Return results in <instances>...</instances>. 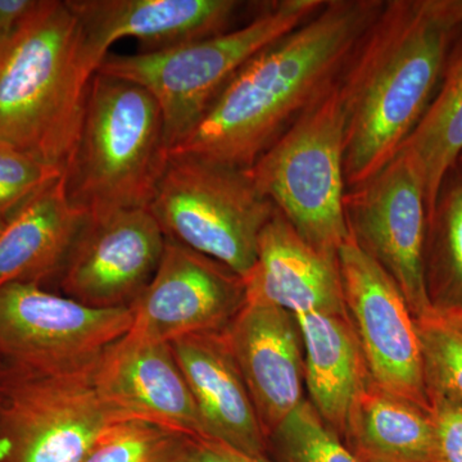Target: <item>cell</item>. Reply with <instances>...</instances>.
I'll return each instance as SVG.
<instances>
[{
    "label": "cell",
    "mask_w": 462,
    "mask_h": 462,
    "mask_svg": "<svg viewBox=\"0 0 462 462\" xmlns=\"http://www.w3.org/2000/svg\"><path fill=\"white\" fill-rule=\"evenodd\" d=\"M383 5L384 0H325L314 16L236 72L170 156L252 169L310 106L338 83Z\"/></svg>",
    "instance_id": "cell-1"
},
{
    "label": "cell",
    "mask_w": 462,
    "mask_h": 462,
    "mask_svg": "<svg viewBox=\"0 0 462 462\" xmlns=\"http://www.w3.org/2000/svg\"><path fill=\"white\" fill-rule=\"evenodd\" d=\"M462 0H388L339 79L346 190L394 160L436 96Z\"/></svg>",
    "instance_id": "cell-2"
},
{
    "label": "cell",
    "mask_w": 462,
    "mask_h": 462,
    "mask_svg": "<svg viewBox=\"0 0 462 462\" xmlns=\"http://www.w3.org/2000/svg\"><path fill=\"white\" fill-rule=\"evenodd\" d=\"M94 74L67 0H39L0 56V142L65 171Z\"/></svg>",
    "instance_id": "cell-3"
},
{
    "label": "cell",
    "mask_w": 462,
    "mask_h": 462,
    "mask_svg": "<svg viewBox=\"0 0 462 462\" xmlns=\"http://www.w3.org/2000/svg\"><path fill=\"white\" fill-rule=\"evenodd\" d=\"M157 100L141 85L96 72L63 180L85 214L148 208L170 158Z\"/></svg>",
    "instance_id": "cell-4"
},
{
    "label": "cell",
    "mask_w": 462,
    "mask_h": 462,
    "mask_svg": "<svg viewBox=\"0 0 462 462\" xmlns=\"http://www.w3.org/2000/svg\"><path fill=\"white\" fill-rule=\"evenodd\" d=\"M325 0L269 3L243 26L180 47L107 54L97 72L141 85L153 96L170 151L184 141L231 79L258 51L314 16Z\"/></svg>",
    "instance_id": "cell-5"
},
{
    "label": "cell",
    "mask_w": 462,
    "mask_h": 462,
    "mask_svg": "<svg viewBox=\"0 0 462 462\" xmlns=\"http://www.w3.org/2000/svg\"><path fill=\"white\" fill-rule=\"evenodd\" d=\"M251 173L297 233L337 258L349 236L345 197V115L339 81L258 158Z\"/></svg>",
    "instance_id": "cell-6"
},
{
    "label": "cell",
    "mask_w": 462,
    "mask_h": 462,
    "mask_svg": "<svg viewBox=\"0 0 462 462\" xmlns=\"http://www.w3.org/2000/svg\"><path fill=\"white\" fill-rule=\"evenodd\" d=\"M148 209L166 238L245 279L276 207L258 190L251 170L170 156Z\"/></svg>",
    "instance_id": "cell-7"
},
{
    "label": "cell",
    "mask_w": 462,
    "mask_h": 462,
    "mask_svg": "<svg viewBox=\"0 0 462 462\" xmlns=\"http://www.w3.org/2000/svg\"><path fill=\"white\" fill-rule=\"evenodd\" d=\"M94 370L51 373L0 360V462H81L117 416Z\"/></svg>",
    "instance_id": "cell-8"
},
{
    "label": "cell",
    "mask_w": 462,
    "mask_h": 462,
    "mask_svg": "<svg viewBox=\"0 0 462 462\" xmlns=\"http://www.w3.org/2000/svg\"><path fill=\"white\" fill-rule=\"evenodd\" d=\"M132 324L130 307L97 309L41 285H7L0 289V360L42 372H85Z\"/></svg>",
    "instance_id": "cell-9"
},
{
    "label": "cell",
    "mask_w": 462,
    "mask_h": 462,
    "mask_svg": "<svg viewBox=\"0 0 462 462\" xmlns=\"http://www.w3.org/2000/svg\"><path fill=\"white\" fill-rule=\"evenodd\" d=\"M337 260L370 378L388 393L430 412L418 327L397 282L351 231Z\"/></svg>",
    "instance_id": "cell-10"
},
{
    "label": "cell",
    "mask_w": 462,
    "mask_h": 462,
    "mask_svg": "<svg viewBox=\"0 0 462 462\" xmlns=\"http://www.w3.org/2000/svg\"><path fill=\"white\" fill-rule=\"evenodd\" d=\"M349 231L397 282L415 320L433 312L425 281L428 208L402 154L360 187L346 190Z\"/></svg>",
    "instance_id": "cell-11"
},
{
    "label": "cell",
    "mask_w": 462,
    "mask_h": 462,
    "mask_svg": "<svg viewBox=\"0 0 462 462\" xmlns=\"http://www.w3.org/2000/svg\"><path fill=\"white\" fill-rule=\"evenodd\" d=\"M245 303V282L225 264L166 238L153 278L130 306L127 334L172 343L229 327Z\"/></svg>",
    "instance_id": "cell-12"
},
{
    "label": "cell",
    "mask_w": 462,
    "mask_h": 462,
    "mask_svg": "<svg viewBox=\"0 0 462 462\" xmlns=\"http://www.w3.org/2000/svg\"><path fill=\"white\" fill-rule=\"evenodd\" d=\"M165 240L148 208L91 215L58 285L62 294L84 305L130 307L153 278Z\"/></svg>",
    "instance_id": "cell-13"
},
{
    "label": "cell",
    "mask_w": 462,
    "mask_h": 462,
    "mask_svg": "<svg viewBox=\"0 0 462 462\" xmlns=\"http://www.w3.org/2000/svg\"><path fill=\"white\" fill-rule=\"evenodd\" d=\"M78 18L85 60L97 72L109 48L135 39L141 51L172 50L233 29L238 0H67Z\"/></svg>",
    "instance_id": "cell-14"
},
{
    "label": "cell",
    "mask_w": 462,
    "mask_h": 462,
    "mask_svg": "<svg viewBox=\"0 0 462 462\" xmlns=\"http://www.w3.org/2000/svg\"><path fill=\"white\" fill-rule=\"evenodd\" d=\"M93 379L100 400L118 419L205 437L171 343L126 334L100 357Z\"/></svg>",
    "instance_id": "cell-15"
},
{
    "label": "cell",
    "mask_w": 462,
    "mask_h": 462,
    "mask_svg": "<svg viewBox=\"0 0 462 462\" xmlns=\"http://www.w3.org/2000/svg\"><path fill=\"white\" fill-rule=\"evenodd\" d=\"M267 439L302 402L305 358L294 316L245 302L225 329Z\"/></svg>",
    "instance_id": "cell-16"
},
{
    "label": "cell",
    "mask_w": 462,
    "mask_h": 462,
    "mask_svg": "<svg viewBox=\"0 0 462 462\" xmlns=\"http://www.w3.org/2000/svg\"><path fill=\"white\" fill-rule=\"evenodd\" d=\"M245 302L279 307L291 315L348 314L338 260L307 243L276 209L245 276Z\"/></svg>",
    "instance_id": "cell-17"
},
{
    "label": "cell",
    "mask_w": 462,
    "mask_h": 462,
    "mask_svg": "<svg viewBox=\"0 0 462 462\" xmlns=\"http://www.w3.org/2000/svg\"><path fill=\"white\" fill-rule=\"evenodd\" d=\"M171 346L205 437L266 456L267 438L225 330L184 337Z\"/></svg>",
    "instance_id": "cell-18"
},
{
    "label": "cell",
    "mask_w": 462,
    "mask_h": 462,
    "mask_svg": "<svg viewBox=\"0 0 462 462\" xmlns=\"http://www.w3.org/2000/svg\"><path fill=\"white\" fill-rule=\"evenodd\" d=\"M88 218L69 202L63 175L36 194L0 233V289L58 282Z\"/></svg>",
    "instance_id": "cell-19"
},
{
    "label": "cell",
    "mask_w": 462,
    "mask_h": 462,
    "mask_svg": "<svg viewBox=\"0 0 462 462\" xmlns=\"http://www.w3.org/2000/svg\"><path fill=\"white\" fill-rule=\"evenodd\" d=\"M305 351V379L312 406L338 436L356 396L370 380L349 314L293 315Z\"/></svg>",
    "instance_id": "cell-20"
},
{
    "label": "cell",
    "mask_w": 462,
    "mask_h": 462,
    "mask_svg": "<svg viewBox=\"0 0 462 462\" xmlns=\"http://www.w3.org/2000/svg\"><path fill=\"white\" fill-rule=\"evenodd\" d=\"M343 438L361 462H438L430 412L372 378L352 403Z\"/></svg>",
    "instance_id": "cell-21"
},
{
    "label": "cell",
    "mask_w": 462,
    "mask_h": 462,
    "mask_svg": "<svg viewBox=\"0 0 462 462\" xmlns=\"http://www.w3.org/2000/svg\"><path fill=\"white\" fill-rule=\"evenodd\" d=\"M398 154L420 180L430 217L443 178L462 157V30L447 57L436 96Z\"/></svg>",
    "instance_id": "cell-22"
},
{
    "label": "cell",
    "mask_w": 462,
    "mask_h": 462,
    "mask_svg": "<svg viewBox=\"0 0 462 462\" xmlns=\"http://www.w3.org/2000/svg\"><path fill=\"white\" fill-rule=\"evenodd\" d=\"M425 281L434 311L462 315V161L446 173L428 217Z\"/></svg>",
    "instance_id": "cell-23"
},
{
    "label": "cell",
    "mask_w": 462,
    "mask_h": 462,
    "mask_svg": "<svg viewBox=\"0 0 462 462\" xmlns=\"http://www.w3.org/2000/svg\"><path fill=\"white\" fill-rule=\"evenodd\" d=\"M189 437L151 422L117 419L103 430L81 462H178Z\"/></svg>",
    "instance_id": "cell-24"
},
{
    "label": "cell",
    "mask_w": 462,
    "mask_h": 462,
    "mask_svg": "<svg viewBox=\"0 0 462 462\" xmlns=\"http://www.w3.org/2000/svg\"><path fill=\"white\" fill-rule=\"evenodd\" d=\"M430 397L462 402V315L434 311L416 320Z\"/></svg>",
    "instance_id": "cell-25"
},
{
    "label": "cell",
    "mask_w": 462,
    "mask_h": 462,
    "mask_svg": "<svg viewBox=\"0 0 462 462\" xmlns=\"http://www.w3.org/2000/svg\"><path fill=\"white\" fill-rule=\"evenodd\" d=\"M269 438L285 462H361L305 400Z\"/></svg>",
    "instance_id": "cell-26"
},
{
    "label": "cell",
    "mask_w": 462,
    "mask_h": 462,
    "mask_svg": "<svg viewBox=\"0 0 462 462\" xmlns=\"http://www.w3.org/2000/svg\"><path fill=\"white\" fill-rule=\"evenodd\" d=\"M62 175L63 170L0 142V217L7 221Z\"/></svg>",
    "instance_id": "cell-27"
},
{
    "label": "cell",
    "mask_w": 462,
    "mask_h": 462,
    "mask_svg": "<svg viewBox=\"0 0 462 462\" xmlns=\"http://www.w3.org/2000/svg\"><path fill=\"white\" fill-rule=\"evenodd\" d=\"M438 462H462V402L430 397Z\"/></svg>",
    "instance_id": "cell-28"
},
{
    "label": "cell",
    "mask_w": 462,
    "mask_h": 462,
    "mask_svg": "<svg viewBox=\"0 0 462 462\" xmlns=\"http://www.w3.org/2000/svg\"><path fill=\"white\" fill-rule=\"evenodd\" d=\"M179 462H272L266 456L245 454L236 447L205 437H189Z\"/></svg>",
    "instance_id": "cell-29"
},
{
    "label": "cell",
    "mask_w": 462,
    "mask_h": 462,
    "mask_svg": "<svg viewBox=\"0 0 462 462\" xmlns=\"http://www.w3.org/2000/svg\"><path fill=\"white\" fill-rule=\"evenodd\" d=\"M39 0H0V56L38 7Z\"/></svg>",
    "instance_id": "cell-30"
},
{
    "label": "cell",
    "mask_w": 462,
    "mask_h": 462,
    "mask_svg": "<svg viewBox=\"0 0 462 462\" xmlns=\"http://www.w3.org/2000/svg\"><path fill=\"white\" fill-rule=\"evenodd\" d=\"M5 218L0 217V233H2L3 229H5Z\"/></svg>",
    "instance_id": "cell-31"
},
{
    "label": "cell",
    "mask_w": 462,
    "mask_h": 462,
    "mask_svg": "<svg viewBox=\"0 0 462 462\" xmlns=\"http://www.w3.org/2000/svg\"><path fill=\"white\" fill-rule=\"evenodd\" d=\"M458 161H462V157H461V158H460V160H458Z\"/></svg>",
    "instance_id": "cell-32"
}]
</instances>
